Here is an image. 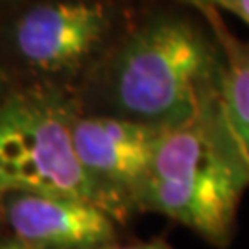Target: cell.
I'll return each instance as SVG.
<instances>
[{"label": "cell", "instance_id": "30bf717a", "mask_svg": "<svg viewBox=\"0 0 249 249\" xmlns=\"http://www.w3.org/2000/svg\"><path fill=\"white\" fill-rule=\"evenodd\" d=\"M0 249H37V248L30 246V244H26V242L18 240V238H15V240L2 242V244H0Z\"/></svg>", "mask_w": 249, "mask_h": 249}, {"label": "cell", "instance_id": "5b68a950", "mask_svg": "<svg viewBox=\"0 0 249 249\" xmlns=\"http://www.w3.org/2000/svg\"><path fill=\"white\" fill-rule=\"evenodd\" d=\"M107 28L109 18L102 4L59 0L22 15L15 28V43L26 61L57 72L80 65L104 41Z\"/></svg>", "mask_w": 249, "mask_h": 249}, {"label": "cell", "instance_id": "8fae6325", "mask_svg": "<svg viewBox=\"0 0 249 249\" xmlns=\"http://www.w3.org/2000/svg\"><path fill=\"white\" fill-rule=\"evenodd\" d=\"M183 2H188V4H194L201 9H213V8H220L222 6V0H183Z\"/></svg>", "mask_w": 249, "mask_h": 249}, {"label": "cell", "instance_id": "9c48e42d", "mask_svg": "<svg viewBox=\"0 0 249 249\" xmlns=\"http://www.w3.org/2000/svg\"><path fill=\"white\" fill-rule=\"evenodd\" d=\"M106 249H172L170 244L164 238H153L150 242H139V244H129V246H107Z\"/></svg>", "mask_w": 249, "mask_h": 249}, {"label": "cell", "instance_id": "3957f363", "mask_svg": "<svg viewBox=\"0 0 249 249\" xmlns=\"http://www.w3.org/2000/svg\"><path fill=\"white\" fill-rule=\"evenodd\" d=\"M71 109L53 96L17 94L0 106V192L100 205L74 148Z\"/></svg>", "mask_w": 249, "mask_h": 249}, {"label": "cell", "instance_id": "277c9868", "mask_svg": "<svg viewBox=\"0 0 249 249\" xmlns=\"http://www.w3.org/2000/svg\"><path fill=\"white\" fill-rule=\"evenodd\" d=\"M160 131L124 116L74 118L78 159L98 192L102 209L113 220L141 209Z\"/></svg>", "mask_w": 249, "mask_h": 249}, {"label": "cell", "instance_id": "8992f818", "mask_svg": "<svg viewBox=\"0 0 249 249\" xmlns=\"http://www.w3.org/2000/svg\"><path fill=\"white\" fill-rule=\"evenodd\" d=\"M8 222L18 240L37 249H106L115 238V220L104 209L69 197L15 194Z\"/></svg>", "mask_w": 249, "mask_h": 249}, {"label": "cell", "instance_id": "ba28073f", "mask_svg": "<svg viewBox=\"0 0 249 249\" xmlns=\"http://www.w3.org/2000/svg\"><path fill=\"white\" fill-rule=\"evenodd\" d=\"M220 8L227 9V11H231L234 15H238L249 26V0H222V6Z\"/></svg>", "mask_w": 249, "mask_h": 249}, {"label": "cell", "instance_id": "7a4b0ae2", "mask_svg": "<svg viewBox=\"0 0 249 249\" xmlns=\"http://www.w3.org/2000/svg\"><path fill=\"white\" fill-rule=\"evenodd\" d=\"M223 50L181 17H157L129 37L111 67L109 96L120 116L170 129L218 98Z\"/></svg>", "mask_w": 249, "mask_h": 249}, {"label": "cell", "instance_id": "6da1fadb", "mask_svg": "<svg viewBox=\"0 0 249 249\" xmlns=\"http://www.w3.org/2000/svg\"><path fill=\"white\" fill-rule=\"evenodd\" d=\"M248 187L249 166L227 127L218 94L192 120L160 131L139 207L225 248Z\"/></svg>", "mask_w": 249, "mask_h": 249}, {"label": "cell", "instance_id": "52a82bcc", "mask_svg": "<svg viewBox=\"0 0 249 249\" xmlns=\"http://www.w3.org/2000/svg\"><path fill=\"white\" fill-rule=\"evenodd\" d=\"M223 50L220 104L223 118L249 166V45L238 43L211 17Z\"/></svg>", "mask_w": 249, "mask_h": 249}, {"label": "cell", "instance_id": "7c38bea8", "mask_svg": "<svg viewBox=\"0 0 249 249\" xmlns=\"http://www.w3.org/2000/svg\"><path fill=\"white\" fill-rule=\"evenodd\" d=\"M0 89H2V76H0Z\"/></svg>", "mask_w": 249, "mask_h": 249}]
</instances>
